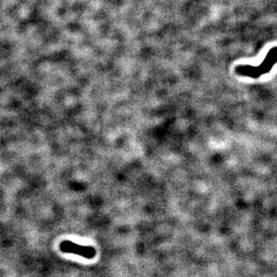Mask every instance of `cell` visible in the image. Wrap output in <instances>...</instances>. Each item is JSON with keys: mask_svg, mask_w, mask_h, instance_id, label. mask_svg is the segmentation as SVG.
Instances as JSON below:
<instances>
[{"mask_svg": "<svg viewBox=\"0 0 277 277\" xmlns=\"http://www.w3.org/2000/svg\"><path fill=\"white\" fill-rule=\"evenodd\" d=\"M277 63V47H273L269 51L262 63L257 66L252 65H238L235 69L237 75L247 77L251 79H258L272 71L273 65Z\"/></svg>", "mask_w": 277, "mask_h": 277, "instance_id": "obj_1", "label": "cell"}, {"mask_svg": "<svg viewBox=\"0 0 277 277\" xmlns=\"http://www.w3.org/2000/svg\"><path fill=\"white\" fill-rule=\"evenodd\" d=\"M60 249L64 253H72L88 259H92L97 255V251L93 246H82L69 240L62 241L60 244Z\"/></svg>", "mask_w": 277, "mask_h": 277, "instance_id": "obj_2", "label": "cell"}]
</instances>
